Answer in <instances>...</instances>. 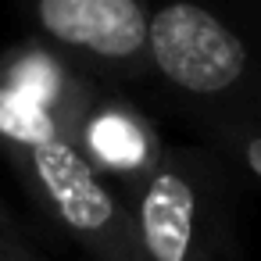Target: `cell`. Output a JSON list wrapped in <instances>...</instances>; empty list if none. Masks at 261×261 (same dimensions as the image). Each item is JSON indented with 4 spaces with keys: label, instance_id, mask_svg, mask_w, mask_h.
I'll use <instances>...</instances> for the list:
<instances>
[{
    "label": "cell",
    "instance_id": "8992f818",
    "mask_svg": "<svg viewBox=\"0 0 261 261\" xmlns=\"http://www.w3.org/2000/svg\"><path fill=\"white\" fill-rule=\"evenodd\" d=\"M0 83L18 90L33 104L47 108L65 125L68 140H72L79 118L86 115V108L93 104V97L104 90L100 79H93L90 72L72 65L58 50H50L36 36H25L0 54Z\"/></svg>",
    "mask_w": 261,
    "mask_h": 261
},
{
    "label": "cell",
    "instance_id": "7a4b0ae2",
    "mask_svg": "<svg viewBox=\"0 0 261 261\" xmlns=\"http://www.w3.org/2000/svg\"><path fill=\"white\" fill-rule=\"evenodd\" d=\"M147 261H218L229 232V179L215 150L168 143L129 197Z\"/></svg>",
    "mask_w": 261,
    "mask_h": 261
},
{
    "label": "cell",
    "instance_id": "6da1fadb",
    "mask_svg": "<svg viewBox=\"0 0 261 261\" xmlns=\"http://www.w3.org/2000/svg\"><path fill=\"white\" fill-rule=\"evenodd\" d=\"M150 75L211 122L261 125V50L207 0H154Z\"/></svg>",
    "mask_w": 261,
    "mask_h": 261
},
{
    "label": "cell",
    "instance_id": "52a82bcc",
    "mask_svg": "<svg viewBox=\"0 0 261 261\" xmlns=\"http://www.w3.org/2000/svg\"><path fill=\"white\" fill-rule=\"evenodd\" d=\"M58 140H68V133L47 108L33 104L18 90L0 83V154L29 150L43 143H58Z\"/></svg>",
    "mask_w": 261,
    "mask_h": 261
},
{
    "label": "cell",
    "instance_id": "ba28073f",
    "mask_svg": "<svg viewBox=\"0 0 261 261\" xmlns=\"http://www.w3.org/2000/svg\"><path fill=\"white\" fill-rule=\"evenodd\" d=\"M207 136L215 140V147H222L247 175H254L261 182V125H247V122H211Z\"/></svg>",
    "mask_w": 261,
    "mask_h": 261
},
{
    "label": "cell",
    "instance_id": "3957f363",
    "mask_svg": "<svg viewBox=\"0 0 261 261\" xmlns=\"http://www.w3.org/2000/svg\"><path fill=\"white\" fill-rule=\"evenodd\" d=\"M36 207L93 261H147L129 197L108 182L72 140L4 154Z\"/></svg>",
    "mask_w": 261,
    "mask_h": 261
},
{
    "label": "cell",
    "instance_id": "5b68a950",
    "mask_svg": "<svg viewBox=\"0 0 261 261\" xmlns=\"http://www.w3.org/2000/svg\"><path fill=\"white\" fill-rule=\"evenodd\" d=\"M72 143L125 197H133L150 179V172L168 150L165 136L143 115V108L111 86H104L93 97V104L72 133Z\"/></svg>",
    "mask_w": 261,
    "mask_h": 261
},
{
    "label": "cell",
    "instance_id": "9c48e42d",
    "mask_svg": "<svg viewBox=\"0 0 261 261\" xmlns=\"http://www.w3.org/2000/svg\"><path fill=\"white\" fill-rule=\"evenodd\" d=\"M0 261H43L40 250L4 218V211H0Z\"/></svg>",
    "mask_w": 261,
    "mask_h": 261
},
{
    "label": "cell",
    "instance_id": "277c9868",
    "mask_svg": "<svg viewBox=\"0 0 261 261\" xmlns=\"http://www.w3.org/2000/svg\"><path fill=\"white\" fill-rule=\"evenodd\" d=\"M33 36L100 79L140 83L150 75L154 0H18Z\"/></svg>",
    "mask_w": 261,
    "mask_h": 261
}]
</instances>
